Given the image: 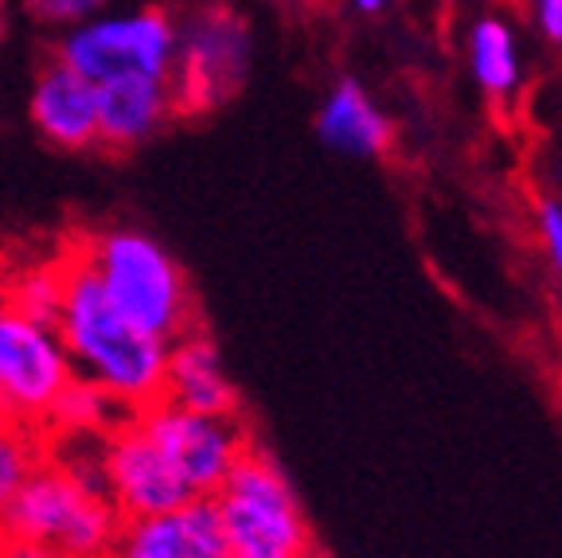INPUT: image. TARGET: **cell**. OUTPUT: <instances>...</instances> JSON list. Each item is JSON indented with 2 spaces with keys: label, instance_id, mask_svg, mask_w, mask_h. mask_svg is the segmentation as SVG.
<instances>
[{
  "label": "cell",
  "instance_id": "14",
  "mask_svg": "<svg viewBox=\"0 0 562 558\" xmlns=\"http://www.w3.org/2000/svg\"><path fill=\"white\" fill-rule=\"evenodd\" d=\"M316 137L344 157H379L391 145V122L356 79H340L316 110Z\"/></svg>",
  "mask_w": 562,
  "mask_h": 558
},
{
  "label": "cell",
  "instance_id": "18",
  "mask_svg": "<svg viewBox=\"0 0 562 558\" xmlns=\"http://www.w3.org/2000/svg\"><path fill=\"white\" fill-rule=\"evenodd\" d=\"M4 301H9L20 316H27V321L55 324L59 305H63V266L35 263V266H27V270H20L16 278L9 281V289H4Z\"/></svg>",
  "mask_w": 562,
  "mask_h": 558
},
{
  "label": "cell",
  "instance_id": "23",
  "mask_svg": "<svg viewBox=\"0 0 562 558\" xmlns=\"http://www.w3.org/2000/svg\"><path fill=\"white\" fill-rule=\"evenodd\" d=\"M391 4H395V0H351V9L360 12V16H383Z\"/></svg>",
  "mask_w": 562,
  "mask_h": 558
},
{
  "label": "cell",
  "instance_id": "8",
  "mask_svg": "<svg viewBox=\"0 0 562 558\" xmlns=\"http://www.w3.org/2000/svg\"><path fill=\"white\" fill-rule=\"evenodd\" d=\"M70 376L55 324L27 321L0 297V414L44 429L55 394Z\"/></svg>",
  "mask_w": 562,
  "mask_h": 558
},
{
  "label": "cell",
  "instance_id": "25",
  "mask_svg": "<svg viewBox=\"0 0 562 558\" xmlns=\"http://www.w3.org/2000/svg\"><path fill=\"white\" fill-rule=\"evenodd\" d=\"M281 4H321V0H281Z\"/></svg>",
  "mask_w": 562,
  "mask_h": 558
},
{
  "label": "cell",
  "instance_id": "4",
  "mask_svg": "<svg viewBox=\"0 0 562 558\" xmlns=\"http://www.w3.org/2000/svg\"><path fill=\"white\" fill-rule=\"evenodd\" d=\"M55 59L79 70L82 79H168L176 59V16L157 4L145 9H105L55 40Z\"/></svg>",
  "mask_w": 562,
  "mask_h": 558
},
{
  "label": "cell",
  "instance_id": "27",
  "mask_svg": "<svg viewBox=\"0 0 562 558\" xmlns=\"http://www.w3.org/2000/svg\"><path fill=\"white\" fill-rule=\"evenodd\" d=\"M235 558H258V555H235Z\"/></svg>",
  "mask_w": 562,
  "mask_h": 558
},
{
  "label": "cell",
  "instance_id": "2",
  "mask_svg": "<svg viewBox=\"0 0 562 558\" xmlns=\"http://www.w3.org/2000/svg\"><path fill=\"white\" fill-rule=\"evenodd\" d=\"M102 286L105 301L160 344L195 328L192 289L172 254L137 227H105L75 246Z\"/></svg>",
  "mask_w": 562,
  "mask_h": 558
},
{
  "label": "cell",
  "instance_id": "15",
  "mask_svg": "<svg viewBox=\"0 0 562 558\" xmlns=\"http://www.w3.org/2000/svg\"><path fill=\"white\" fill-rule=\"evenodd\" d=\"M133 411H125L114 394H105L102 387L87 383V379L70 376V383L55 394L52 411L44 418V429L52 437H98L114 434Z\"/></svg>",
  "mask_w": 562,
  "mask_h": 558
},
{
  "label": "cell",
  "instance_id": "13",
  "mask_svg": "<svg viewBox=\"0 0 562 558\" xmlns=\"http://www.w3.org/2000/svg\"><path fill=\"white\" fill-rule=\"evenodd\" d=\"M160 399L195 414H235V383H231L227 367H223L220 348L203 332L192 328L180 341L168 344Z\"/></svg>",
  "mask_w": 562,
  "mask_h": 558
},
{
  "label": "cell",
  "instance_id": "9",
  "mask_svg": "<svg viewBox=\"0 0 562 558\" xmlns=\"http://www.w3.org/2000/svg\"><path fill=\"white\" fill-rule=\"evenodd\" d=\"M102 484L110 504L117 507L122 520H137V515H157L168 507H180L195 500L188 484L176 477V469L165 461L160 445L153 442L140 422L125 418L114 434L102 437Z\"/></svg>",
  "mask_w": 562,
  "mask_h": 558
},
{
  "label": "cell",
  "instance_id": "21",
  "mask_svg": "<svg viewBox=\"0 0 562 558\" xmlns=\"http://www.w3.org/2000/svg\"><path fill=\"white\" fill-rule=\"evenodd\" d=\"M531 16L551 44H562V0H531Z\"/></svg>",
  "mask_w": 562,
  "mask_h": 558
},
{
  "label": "cell",
  "instance_id": "7",
  "mask_svg": "<svg viewBox=\"0 0 562 558\" xmlns=\"http://www.w3.org/2000/svg\"><path fill=\"white\" fill-rule=\"evenodd\" d=\"M133 418L160 445L165 461L184 480L192 496H215L227 472L238 465V457L250 449L246 429L238 426L235 414H195L157 399Z\"/></svg>",
  "mask_w": 562,
  "mask_h": 558
},
{
  "label": "cell",
  "instance_id": "17",
  "mask_svg": "<svg viewBox=\"0 0 562 558\" xmlns=\"http://www.w3.org/2000/svg\"><path fill=\"white\" fill-rule=\"evenodd\" d=\"M47 457V442L40 426H24V422L0 414V515L9 507V500L20 492L32 469Z\"/></svg>",
  "mask_w": 562,
  "mask_h": 558
},
{
  "label": "cell",
  "instance_id": "24",
  "mask_svg": "<svg viewBox=\"0 0 562 558\" xmlns=\"http://www.w3.org/2000/svg\"><path fill=\"white\" fill-rule=\"evenodd\" d=\"M9 4L0 0V55H4V47H9Z\"/></svg>",
  "mask_w": 562,
  "mask_h": 558
},
{
  "label": "cell",
  "instance_id": "16",
  "mask_svg": "<svg viewBox=\"0 0 562 558\" xmlns=\"http://www.w3.org/2000/svg\"><path fill=\"white\" fill-rule=\"evenodd\" d=\"M469 67H473V79L481 82L484 94H516L519 79H524V59H519L512 24H504L501 16L476 20L469 27Z\"/></svg>",
  "mask_w": 562,
  "mask_h": 558
},
{
  "label": "cell",
  "instance_id": "22",
  "mask_svg": "<svg viewBox=\"0 0 562 558\" xmlns=\"http://www.w3.org/2000/svg\"><path fill=\"white\" fill-rule=\"evenodd\" d=\"M0 558H55L44 547H32V543L20 539H0Z\"/></svg>",
  "mask_w": 562,
  "mask_h": 558
},
{
  "label": "cell",
  "instance_id": "20",
  "mask_svg": "<svg viewBox=\"0 0 562 558\" xmlns=\"http://www.w3.org/2000/svg\"><path fill=\"white\" fill-rule=\"evenodd\" d=\"M539 235H543V246L551 254V266L562 281V208L559 203H539Z\"/></svg>",
  "mask_w": 562,
  "mask_h": 558
},
{
  "label": "cell",
  "instance_id": "12",
  "mask_svg": "<svg viewBox=\"0 0 562 558\" xmlns=\"http://www.w3.org/2000/svg\"><path fill=\"white\" fill-rule=\"evenodd\" d=\"M176 118L168 79H110L98 82V145L125 153L153 141Z\"/></svg>",
  "mask_w": 562,
  "mask_h": 558
},
{
  "label": "cell",
  "instance_id": "3",
  "mask_svg": "<svg viewBox=\"0 0 562 558\" xmlns=\"http://www.w3.org/2000/svg\"><path fill=\"white\" fill-rule=\"evenodd\" d=\"M122 515L102 484L44 457L0 515V539L44 547L55 558H110Z\"/></svg>",
  "mask_w": 562,
  "mask_h": 558
},
{
  "label": "cell",
  "instance_id": "1",
  "mask_svg": "<svg viewBox=\"0 0 562 558\" xmlns=\"http://www.w3.org/2000/svg\"><path fill=\"white\" fill-rule=\"evenodd\" d=\"M63 305L55 332L70 359V371L87 383L114 394L125 411H145L160 399L165 387L168 344L133 328L94 281L90 266L70 250L63 258Z\"/></svg>",
  "mask_w": 562,
  "mask_h": 558
},
{
  "label": "cell",
  "instance_id": "6",
  "mask_svg": "<svg viewBox=\"0 0 562 558\" xmlns=\"http://www.w3.org/2000/svg\"><path fill=\"white\" fill-rule=\"evenodd\" d=\"M215 507L235 555L301 558L308 550V524L285 472L258 449H246L215 492Z\"/></svg>",
  "mask_w": 562,
  "mask_h": 558
},
{
  "label": "cell",
  "instance_id": "5",
  "mask_svg": "<svg viewBox=\"0 0 562 558\" xmlns=\"http://www.w3.org/2000/svg\"><path fill=\"white\" fill-rule=\"evenodd\" d=\"M255 59L250 27L227 4H200L176 16V59L168 87L176 114H207L243 90Z\"/></svg>",
  "mask_w": 562,
  "mask_h": 558
},
{
  "label": "cell",
  "instance_id": "10",
  "mask_svg": "<svg viewBox=\"0 0 562 558\" xmlns=\"http://www.w3.org/2000/svg\"><path fill=\"white\" fill-rule=\"evenodd\" d=\"M110 558H235V547L215 500L195 496L168 512L122 520Z\"/></svg>",
  "mask_w": 562,
  "mask_h": 558
},
{
  "label": "cell",
  "instance_id": "19",
  "mask_svg": "<svg viewBox=\"0 0 562 558\" xmlns=\"http://www.w3.org/2000/svg\"><path fill=\"white\" fill-rule=\"evenodd\" d=\"M20 9H24V16L32 20V24L67 32V27L105 12L110 0H20Z\"/></svg>",
  "mask_w": 562,
  "mask_h": 558
},
{
  "label": "cell",
  "instance_id": "11",
  "mask_svg": "<svg viewBox=\"0 0 562 558\" xmlns=\"http://www.w3.org/2000/svg\"><path fill=\"white\" fill-rule=\"evenodd\" d=\"M27 122L47 145L67 153L98 145V87L67 63L52 59L27 90Z\"/></svg>",
  "mask_w": 562,
  "mask_h": 558
},
{
  "label": "cell",
  "instance_id": "28",
  "mask_svg": "<svg viewBox=\"0 0 562 558\" xmlns=\"http://www.w3.org/2000/svg\"><path fill=\"white\" fill-rule=\"evenodd\" d=\"M559 183H562V168H559Z\"/></svg>",
  "mask_w": 562,
  "mask_h": 558
},
{
  "label": "cell",
  "instance_id": "26",
  "mask_svg": "<svg viewBox=\"0 0 562 558\" xmlns=\"http://www.w3.org/2000/svg\"><path fill=\"white\" fill-rule=\"evenodd\" d=\"M301 558H328V555H316V550H305V555H301Z\"/></svg>",
  "mask_w": 562,
  "mask_h": 558
}]
</instances>
